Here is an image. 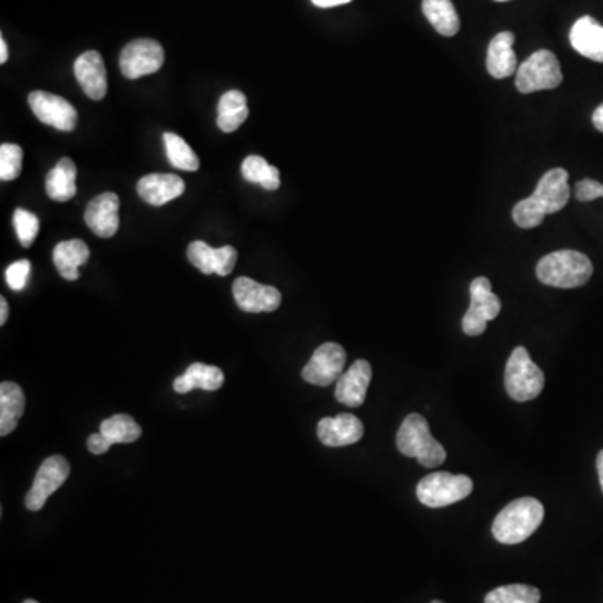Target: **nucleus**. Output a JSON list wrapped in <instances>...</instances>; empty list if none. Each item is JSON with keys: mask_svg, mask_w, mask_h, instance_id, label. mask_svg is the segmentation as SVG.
I'll return each mask as SVG.
<instances>
[{"mask_svg": "<svg viewBox=\"0 0 603 603\" xmlns=\"http://www.w3.org/2000/svg\"><path fill=\"white\" fill-rule=\"evenodd\" d=\"M570 200L568 173L553 168L540 178L533 195L518 201L513 208V222L520 228H535L547 215L558 213Z\"/></svg>", "mask_w": 603, "mask_h": 603, "instance_id": "f257e3e1", "label": "nucleus"}, {"mask_svg": "<svg viewBox=\"0 0 603 603\" xmlns=\"http://www.w3.org/2000/svg\"><path fill=\"white\" fill-rule=\"evenodd\" d=\"M593 265L585 253L558 250L548 253L536 265V277L542 284L557 289H577L592 279Z\"/></svg>", "mask_w": 603, "mask_h": 603, "instance_id": "f03ea898", "label": "nucleus"}, {"mask_svg": "<svg viewBox=\"0 0 603 603\" xmlns=\"http://www.w3.org/2000/svg\"><path fill=\"white\" fill-rule=\"evenodd\" d=\"M545 518V508L535 498H520L505 506L493 521V535L505 545L525 542Z\"/></svg>", "mask_w": 603, "mask_h": 603, "instance_id": "7ed1b4c3", "label": "nucleus"}, {"mask_svg": "<svg viewBox=\"0 0 603 603\" xmlns=\"http://www.w3.org/2000/svg\"><path fill=\"white\" fill-rule=\"evenodd\" d=\"M397 449L408 458H416L426 468H438L446 459L438 439L429 433V424L421 414H409L397 431Z\"/></svg>", "mask_w": 603, "mask_h": 603, "instance_id": "20e7f679", "label": "nucleus"}, {"mask_svg": "<svg viewBox=\"0 0 603 603\" xmlns=\"http://www.w3.org/2000/svg\"><path fill=\"white\" fill-rule=\"evenodd\" d=\"M505 387L513 401L526 402L540 396L545 387V374L531 361L525 347L511 352L505 371Z\"/></svg>", "mask_w": 603, "mask_h": 603, "instance_id": "39448f33", "label": "nucleus"}, {"mask_svg": "<svg viewBox=\"0 0 603 603\" xmlns=\"http://www.w3.org/2000/svg\"><path fill=\"white\" fill-rule=\"evenodd\" d=\"M563 74L560 62L552 51L542 49L526 59L516 71L515 86L520 93L555 89L562 84Z\"/></svg>", "mask_w": 603, "mask_h": 603, "instance_id": "423d86ee", "label": "nucleus"}, {"mask_svg": "<svg viewBox=\"0 0 603 603\" xmlns=\"http://www.w3.org/2000/svg\"><path fill=\"white\" fill-rule=\"evenodd\" d=\"M473 491V481L466 475L431 473L419 481L416 493L424 506L444 508L468 498Z\"/></svg>", "mask_w": 603, "mask_h": 603, "instance_id": "0eeeda50", "label": "nucleus"}, {"mask_svg": "<svg viewBox=\"0 0 603 603\" xmlns=\"http://www.w3.org/2000/svg\"><path fill=\"white\" fill-rule=\"evenodd\" d=\"M469 309L463 317L464 334L476 337L486 330L490 320L496 319L501 312V302L491 289L490 280L478 277L469 285Z\"/></svg>", "mask_w": 603, "mask_h": 603, "instance_id": "6e6552de", "label": "nucleus"}, {"mask_svg": "<svg viewBox=\"0 0 603 603\" xmlns=\"http://www.w3.org/2000/svg\"><path fill=\"white\" fill-rule=\"evenodd\" d=\"M165 51L155 39H136L124 47L119 56V69L124 78L140 79L160 71Z\"/></svg>", "mask_w": 603, "mask_h": 603, "instance_id": "1a4fd4ad", "label": "nucleus"}, {"mask_svg": "<svg viewBox=\"0 0 603 603\" xmlns=\"http://www.w3.org/2000/svg\"><path fill=\"white\" fill-rule=\"evenodd\" d=\"M347 354L344 347L335 342H325L317 347L314 356L310 357L307 366L302 371V379L314 386L327 387L332 382L339 381L344 366H346Z\"/></svg>", "mask_w": 603, "mask_h": 603, "instance_id": "9d476101", "label": "nucleus"}, {"mask_svg": "<svg viewBox=\"0 0 603 603\" xmlns=\"http://www.w3.org/2000/svg\"><path fill=\"white\" fill-rule=\"evenodd\" d=\"M29 106L41 123L52 126L57 131L69 133L76 128L78 111L74 109L73 104L61 96L46 91H34L29 94Z\"/></svg>", "mask_w": 603, "mask_h": 603, "instance_id": "9b49d317", "label": "nucleus"}, {"mask_svg": "<svg viewBox=\"0 0 603 603\" xmlns=\"http://www.w3.org/2000/svg\"><path fill=\"white\" fill-rule=\"evenodd\" d=\"M69 473H71V468H69L66 458H62V456L47 458L37 471L32 488L26 495L27 510H42V506L46 505L47 498L66 483Z\"/></svg>", "mask_w": 603, "mask_h": 603, "instance_id": "f8f14e48", "label": "nucleus"}, {"mask_svg": "<svg viewBox=\"0 0 603 603\" xmlns=\"http://www.w3.org/2000/svg\"><path fill=\"white\" fill-rule=\"evenodd\" d=\"M233 297L238 307L243 312L260 314V312H274L282 304V294L279 289L262 285L248 277H238L233 282Z\"/></svg>", "mask_w": 603, "mask_h": 603, "instance_id": "ddd939ff", "label": "nucleus"}, {"mask_svg": "<svg viewBox=\"0 0 603 603\" xmlns=\"http://www.w3.org/2000/svg\"><path fill=\"white\" fill-rule=\"evenodd\" d=\"M186 253H188L191 265H195L201 274L205 275L217 274L227 277L232 274L235 263H237V250L230 245L213 248L208 243L196 240V242L190 243Z\"/></svg>", "mask_w": 603, "mask_h": 603, "instance_id": "4468645a", "label": "nucleus"}, {"mask_svg": "<svg viewBox=\"0 0 603 603\" xmlns=\"http://www.w3.org/2000/svg\"><path fill=\"white\" fill-rule=\"evenodd\" d=\"M119 207L121 201L116 193H103L89 203L84 213V222L89 230L101 238H111L119 230Z\"/></svg>", "mask_w": 603, "mask_h": 603, "instance_id": "2eb2a0df", "label": "nucleus"}, {"mask_svg": "<svg viewBox=\"0 0 603 603\" xmlns=\"http://www.w3.org/2000/svg\"><path fill=\"white\" fill-rule=\"evenodd\" d=\"M74 74L79 86L93 101H101L108 93V73L98 51H86L74 62Z\"/></svg>", "mask_w": 603, "mask_h": 603, "instance_id": "dca6fc26", "label": "nucleus"}, {"mask_svg": "<svg viewBox=\"0 0 603 603\" xmlns=\"http://www.w3.org/2000/svg\"><path fill=\"white\" fill-rule=\"evenodd\" d=\"M371 379V364L364 359H359L339 377L335 386V399L349 408H359L366 401Z\"/></svg>", "mask_w": 603, "mask_h": 603, "instance_id": "f3484780", "label": "nucleus"}, {"mask_svg": "<svg viewBox=\"0 0 603 603\" xmlns=\"http://www.w3.org/2000/svg\"><path fill=\"white\" fill-rule=\"evenodd\" d=\"M317 436L320 443L329 448H341L361 441L364 436V426L361 419L352 414H337L335 418L320 419L317 426Z\"/></svg>", "mask_w": 603, "mask_h": 603, "instance_id": "a211bd4d", "label": "nucleus"}, {"mask_svg": "<svg viewBox=\"0 0 603 603\" xmlns=\"http://www.w3.org/2000/svg\"><path fill=\"white\" fill-rule=\"evenodd\" d=\"M515 34L513 32H500L491 39L486 54V69L495 79H506L516 74L518 62L513 51Z\"/></svg>", "mask_w": 603, "mask_h": 603, "instance_id": "6ab92c4d", "label": "nucleus"}, {"mask_svg": "<svg viewBox=\"0 0 603 603\" xmlns=\"http://www.w3.org/2000/svg\"><path fill=\"white\" fill-rule=\"evenodd\" d=\"M185 193V181L176 175L153 173L138 181V195L153 207H161Z\"/></svg>", "mask_w": 603, "mask_h": 603, "instance_id": "aec40b11", "label": "nucleus"}, {"mask_svg": "<svg viewBox=\"0 0 603 603\" xmlns=\"http://www.w3.org/2000/svg\"><path fill=\"white\" fill-rule=\"evenodd\" d=\"M570 42L578 54L603 62V26L593 17H580L570 31Z\"/></svg>", "mask_w": 603, "mask_h": 603, "instance_id": "412c9836", "label": "nucleus"}, {"mask_svg": "<svg viewBox=\"0 0 603 603\" xmlns=\"http://www.w3.org/2000/svg\"><path fill=\"white\" fill-rule=\"evenodd\" d=\"M52 260L61 277L74 282L79 279V267L89 260L88 245L79 238L57 243L52 252Z\"/></svg>", "mask_w": 603, "mask_h": 603, "instance_id": "4be33fe9", "label": "nucleus"}, {"mask_svg": "<svg viewBox=\"0 0 603 603\" xmlns=\"http://www.w3.org/2000/svg\"><path fill=\"white\" fill-rule=\"evenodd\" d=\"M225 382V374L222 369L217 366H207V364H201V362H195L186 369L183 376L176 379L175 387L176 392L180 394H186V392L193 391V389H203V391H217L223 386Z\"/></svg>", "mask_w": 603, "mask_h": 603, "instance_id": "5701e85b", "label": "nucleus"}, {"mask_svg": "<svg viewBox=\"0 0 603 603\" xmlns=\"http://www.w3.org/2000/svg\"><path fill=\"white\" fill-rule=\"evenodd\" d=\"M78 168L71 158H62L46 176L47 196L54 201H69L78 193Z\"/></svg>", "mask_w": 603, "mask_h": 603, "instance_id": "b1692460", "label": "nucleus"}, {"mask_svg": "<svg viewBox=\"0 0 603 603\" xmlns=\"http://www.w3.org/2000/svg\"><path fill=\"white\" fill-rule=\"evenodd\" d=\"M26 408V397L16 382L0 384V434L7 436L16 429Z\"/></svg>", "mask_w": 603, "mask_h": 603, "instance_id": "393cba45", "label": "nucleus"}, {"mask_svg": "<svg viewBox=\"0 0 603 603\" xmlns=\"http://www.w3.org/2000/svg\"><path fill=\"white\" fill-rule=\"evenodd\" d=\"M248 113L250 111L245 94L237 89L228 91L218 101V128L222 129L223 133H233L245 123Z\"/></svg>", "mask_w": 603, "mask_h": 603, "instance_id": "a878e982", "label": "nucleus"}, {"mask_svg": "<svg viewBox=\"0 0 603 603\" xmlns=\"http://www.w3.org/2000/svg\"><path fill=\"white\" fill-rule=\"evenodd\" d=\"M423 12L441 36L453 37L458 34L461 22L451 0H423Z\"/></svg>", "mask_w": 603, "mask_h": 603, "instance_id": "bb28decb", "label": "nucleus"}, {"mask_svg": "<svg viewBox=\"0 0 603 603\" xmlns=\"http://www.w3.org/2000/svg\"><path fill=\"white\" fill-rule=\"evenodd\" d=\"M242 175L245 180L262 186L263 190L274 191L280 186V171L268 165L262 156H247L242 163Z\"/></svg>", "mask_w": 603, "mask_h": 603, "instance_id": "cd10ccee", "label": "nucleus"}, {"mask_svg": "<svg viewBox=\"0 0 603 603\" xmlns=\"http://www.w3.org/2000/svg\"><path fill=\"white\" fill-rule=\"evenodd\" d=\"M99 433L111 439L113 444H129L141 438L143 429L129 414H114L101 423Z\"/></svg>", "mask_w": 603, "mask_h": 603, "instance_id": "c85d7f7f", "label": "nucleus"}, {"mask_svg": "<svg viewBox=\"0 0 603 603\" xmlns=\"http://www.w3.org/2000/svg\"><path fill=\"white\" fill-rule=\"evenodd\" d=\"M166 156L176 170L196 171L200 168V160L191 146L175 133H165Z\"/></svg>", "mask_w": 603, "mask_h": 603, "instance_id": "c756f323", "label": "nucleus"}, {"mask_svg": "<svg viewBox=\"0 0 603 603\" xmlns=\"http://www.w3.org/2000/svg\"><path fill=\"white\" fill-rule=\"evenodd\" d=\"M542 593L531 585H506L486 595L485 603H540Z\"/></svg>", "mask_w": 603, "mask_h": 603, "instance_id": "7c9ffc66", "label": "nucleus"}, {"mask_svg": "<svg viewBox=\"0 0 603 603\" xmlns=\"http://www.w3.org/2000/svg\"><path fill=\"white\" fill-rule=\"evenodd\" d=\"M22 153L21 146L6 143L0 146V178L2 181L16 180L22 171Z\"/></svg>", "mask_w": 603, "mask_h": 603, "instance_id": "2f4dec72", "label": "nucleus"}, {"mask_svg": "<svg viewBox=\"0 0 603 603\" xmlns=\"http://www.w3.org/2000/svg\"><path fill=\"white\" fill-rule=\"evenodd\" d=\"M14 227H16L17 237H19L22 247L29 248L36 240L41 223L34 213L17 208L14 213Z\"/></svg>", "mask_w": 603, "mask_h": 603, "instance_id": "473e14b6", "label": "nucleus"}, {"mask_svg": "<svg viewBox=\"0 0 603 603\" xmlns=\"http://www.w3.org/2000/svg\"><path fill=\"white\" fill-rule=\"evenodd\" d=\"M29 275H31V262L29 260H19L9 265L6 270L7 285L11 287L14 292H21L26 289L27 282H29Z\"/></svg>", "mask_w": 603, "mask_h": 603, "instance_id": "72a5a7b5", "label": "nucleus"}, {"mask_svg": "<svg viewBox=\"0 0 603 603\" xmlns=\"http://www.w3.org/2000/svg\"><path fill=\"white\" fill-rule=\"evenodd\" d=\"M602 195V183H598V181L595 180H590V178L580 180L578 181L577 185H575V196H577L578 201L598 200V198H602Z\"/></svg>", "mask_w": 603, "mask_h": 603, "instance_id": "f704fd0d", "label": "nucleus"}, {"mask_svg": "<svg viewBox=\"0 0 603 603\" xmlns=\"http://www.w3.org/2000/svg\"><path fill=\"white\" fill-rule=\"evenodd\" d=\"M113 446V441L106 438L103 433L91 434L88 439V449L93 454H104Z\"/></svg>", "mask_w": 603, "mask_h": 603, "instance_id": "c9c22d12", "label": "nucleus"}, {"mask_svg": "<svg viewBox=\"0 0 603 603\" xmlns=\"http://www.w3.org/2000/svg\"><path fill=\"white\" fill-rule=\"evenodd\" d=\"M315 7H320V9H332V7L344 6V4H349L352 0H310Z\"/></svg>", "mask_w": 603, "mask_h": 603, "instance_id": "e433bc0d", "label": "nucleus"}, {"mask_svg": "<svg viewBox=\"0 0 603 603\" xmlns=\"http://www.w3.org/2000/svg\"><path fill=\"white\" fill-rule=\"evenodd\" d=\"M592 121L593 126H595L600 133H603V103L593 111Z\"/></svg>", "mask_w": 603, "mask_h": 603, "instance_id": "4c0bfd02", "label": "nucleus"}, {"mask_svg": "<svg viewBox=\"0 0 603 603\" xmlns=\"http://www.w3.org/2000/svg\"><path fill=\"white\" fill-rule=\"evenodd\" d=\"M7 317H9V304H7V300L2 297V299H0V325L6 324Z\"/></svg>", "mask_w": 603, "mask_h": 603, "instance_id": "58836bf2", "label": "nucleus"}, {"mask_svg": "<svg viewBox=\"0 0 603 603\" xmlns=\"http://www.w3.org/2000/svg\"><path fill=\"white\" fill-rule=\"evenodd\" d=\"M7 59H9V47H7L6 39L2 37V39H0V62L6 64Z\"/></svg>", "mask_w": 603, "mask_h": 603, "instance_id": "ea45409f", "label": "nucleus"}, {"mask_svg": "<svg viewBox=\"0 0 603 603\" xmlns=\"http://www.w3.org/2000/svg\"><path fill=\"white\" fill-rule=\"evenodd\" d=\"M597 469H598V478H600V486H602L603 491V449L598 453L597 456Z\"/></svg>", "mask_w": 603, "mask_h": 603, "instance_id": "a19ab883", "label": "nucleus"}, {"mask_svg": "<svg viewBox=\"0 0 603 603\" xmlns=\"http://www.w3.org/2000/svg\"><path fill=\"white\" fill-rule=\"evenodd\" d=\"M24 603H37L36 600H26Z\"/></svg>", "mask_w": 603, "mask_h": 603, "instance_id": "79ce46f5", "label": "nucleus"}, {"mask_svg": "<svg viewBox=\"0 0 603 603\" xmlns=\"http://www.w3.org/2000/svg\"><path fill=\"white\" fill-rule=\"evenodd\" d=\"M496 2H510V0H496Z\"/></svg>", "mask_w": 603, "mask_h": 603, "instance_id": "37998d69", "label": "nucleus"}, {"mask_svg": "<svg viewBox=\"0 0 603 603\" xmlns=\"http://www.w3.org/2000/svg\"><path fill=\"white\" fill-rule=\"evenodd\" d=\"M431 603H444V602H441V600H434V602H431Z\"/></svg>", "mask_w": 603, "mask_h": 603, "instance_id": "c03bdc74", "label": "nucleus"}, {"mask_svg": "<svg viewBox=\"0 0 603 603\" xmlns=\"http://www.w3.org/2000/svg\"><path fill=\"white\" fill-rule=\"evenodd\" d=\"M602 198H603V195H602Z\"/></svg>", "mask_w": 603, "mask_h": 603, "instance_id": "a18cd8bd", "label": "nucleus"}]
</instances>
